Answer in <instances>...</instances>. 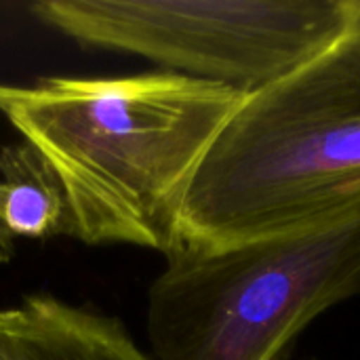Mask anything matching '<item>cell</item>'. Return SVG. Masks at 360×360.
<instances>
[{
	"label": "cell",
	"instance_id": "cell-1",
	"mask_svg": "<svg viewBox=\"0 0 360 360\" xmlns=\"http://www.w3.org/2000/svg\"><path fill=\"white\" fill-rule=\"evenodd\" d=\"M243 97L165 70L51 76L0 84V114L53 169L74 238L169 255L190 181Z\"/></svg>",
	"mask_w": 360,
	"mask_h": 360
},
{
	"label": "cell",
	"instance_id": "cell-2",
	"mask_svg": "<svg viewBox=\"0 0 360 360\" xmlns=\"http://www.w3.org/2000/svg\"><path fill=\"white\" fill-rule=\"evenodd\" d=\"M360 200V32L245 93L202 156L177 249H226L295 230Z\"/></svg>",
	"mask_w": 360,
	"mask_h": 360
},
{
	"label": "cell",
	"instance_id": "cell-3",
	"mask_svg": "<svg viewBox=\"0 0 360 360\" xmlns=\"http://www.w3.org/2000/svg\"><path fill=\"white\" fill-rule=\"evenodd\" d=\"M148 293L154 360H283L300 333L360 295V200L226 249H177Z\"/></svg>",
	"mask_w": 360,
	"mask_h": 360
},
{
	"label": "cell",
	"instance_id": "cell-4",
	"mask_svg": "<svg viewBox=\"0 0 360 360\" xmlns=\"http://www.w3.org/2000/svg\"><path fill=\"white\" fill-rule=\"evenodd\" d=\"M30 11L80 46L240 93L295 72L354 27L352 0H42Z\"/></svg>",
	"mask_w": 360,
	"mask_h": 360
},
{
	"label": "cell",
	"instance_id": "cell-5",
	"mask_svg": "<svg viewBox=\"0 0 360 360\" xmlns=\"http://www.w3.org/2000/svg\"><path fill=\"white\" fill-rule=\"evenodd\" d=\"M0 350L8 360H154L120 321L53 295H30L0 310Z\"/></svg>",
	"mask_w": 360,
	"mask_h": 360
},
{
	"label": "cell",
	"instance_id": "cell-6",
	"mask_svg": "<svg viewBox=\"0 0 360 360\" xmlns=\"http://www.w3.org/2000/svg\"><path fill=\"white\" fill-rule=\"evenodd\" d=\"M0 253L17 240L72 236L63 190L46 160L25 141L0 148Z\"/></svg>",
	"mask_w": 360,
	"mask_h": 360
},
{
	"label": "cell",
	"instance_id": "cell-7",
	"mask_svg": "<svg viewBox=\"0 0 360 360\" xmlns=\"http://www.w3.org/2000/svg\"><path fill=\"white\" fill-rule=\"evenodd\" d=\"M352 8H354V30L360 32V0H352Z\"/></svg>",
	"mask_w": 360,
	"mask_h": 360
},
{
	"label": "cell",
	"instance_id": "cell-8",
	"mask_svg": "<svg viewBox=\"0 0 360 360\" xmlns=\"http://www.w3.org/2000/svg\"><path fill=\"white\" fill-rule=\"evenodd\" d=\"M0 360H8L6 356H4V352H2V350H0Z\"/></svg>",
	"mask_w": 360,
	"mask_h": 360
}]
</instances>
